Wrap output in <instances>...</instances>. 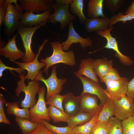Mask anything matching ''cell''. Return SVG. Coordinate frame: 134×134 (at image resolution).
<instances>
[{
    "label": "cell",
    "mask_w": 134,
    "mask_h": 134,
    "mask_svg": "<svg viewBox=\"0 0 134 134\" xmlns=\"http://www.w3.org/2000/svg\"><path fill=\"white\" fill-rule=\"evenodd\" d=\"M27 134H56L50 130L42 123H38L37 127Z\"/></svg>",
    "instance_id": "f35d334b"
},
{
    "label": "cell",
    "mask_w": 134,
    "mask_h": 134,
    "mask_svg": "<svg viewBox=\"0 0 134 134\" xmlns=\"http://www.w3.org/2000/svg\"><path fill=\"white\" fill-rule=\"evenodd\" d=\"M96 114L93 113L81 111L75 115L69 117L67 122L68 126L72 128L87 122Z\"/></svg>",
    "instance_id": "cb8c5ba5"
},
{
    "label": "cell",
    "mask_w": 134,
    "mask_h": 134,
    "mask_svg": "<svg viewBox=\"0 0 134 134\" xmlns=\"http://www.w3.org/2000/svg\"><path fill=\"white\" fill-rule=\"evenodd\" d=\"M94 60L91 58L82 59L79 65V69L76 73L99 82V79L94 69Z\"/></svg>",
    "instance_id": "ffe728a7"
},
{
    "label": "cell",
    "mask_w": 134,
    "mask_h": 134,
    "mask_svg": "<svg viewBox=\"0 0 134 134\" xmlns=\"http://www.w3.org/2000/svg\"><path fill=\"white\" fill-rule=\"evenodd\" d=\"M73 0H56L55 1L57 3L63 5L70 4Z\"/></svg>",
    "instance_id": "7bdbcfd3"
},
{
    "label": "cell",
    "mask_w": 134,
    "mask_h": 134,
    "mask_svg": "<svg viewBox=\"0 0 134 134\" xmlns=\"http://www.w3.org/2000/svg\"><path fill=\"white\" fill-rule=\"evenodd\" d=\"M134 13V0H133L125 13V14Z\"/></svg>",
    "instance_id": "f6af8a7d"
},
{
    "label": "cell",
    "mask_w": 134,
    "mask_h": 134,
    "mask_svg": "<svg viewBox=\"0 0 134 134\" xmlns=\"http://www.w3.org/2000/svg\"><path fill=\"white\" fill-rule=\"evenodd\" d=\"M15 119L23 134H27L32 132L38 124V123L32 122L25 118L16 117Z\"/></svg>",
    "instance_id": "83f0119b"
},
{
    "label": "cell",
    "mask_w": 134,
    "mask_h": 134,
    "mask_svg": "<svg viewBox=\"0 0 134 134\" xmlns=\"http://www.w3.org/2000/svg\"><path fill=\"white\" fill-rule=\"evenodd\" d=\"M73 72L82 83L83 90L81 94L88 93L97 96L100 100V104L103 106L107 98H109L105 90L102 87L99 82L83 76L75 71Z\"/></svg>",
    "instance_id": "9c48e42d"
},
{
    "label": "cell",
    "mask_w": 134,
    "mask_h": 134,
    "mask_svg": "<svg viewBox=\"0 0 134 134\" xmlns=\"http://www.w3.org/2000/svg\"><path fill=\"white\" fill-rule=\"evenodd\" d=\"M5 105L7 107V112L8 114H13L16 117L25 118L29 120V108H26L22 109L20 108L18 103L16 101L6 102Z\"/></svg>",
    "instance_id": "d4e9b609"
},
{
    "label": "cell",
    "mask_w": 134,
    "mask_h": 134,
    "mask_svg": "<svg viewBox=\"0 0 134 134\" xmlns=\"http://www.w3.org/2000/svg\"><path fill=\"white\" fill-rule=\"evenodd\" d=\"M20 5L11 4L7 6L3 23L4 32L8 37L13 34L19 26V22L23 13Z\"/></svg>",
    "instance_id": "277c9868"
},
{
    "label": "cell",
    "mask_w": 134,
    "mask_h": 134,
    "mask_svg": "<svg viewBox=\"0 0 134 134\" xmlns=\"http://www.w3.org/2000/svg\"><path fill=\"white\" fill-rule=\"evenodd\" d=\"M4 0H0V27L3 23L6 9L5 8Z\"/></svg>",
    "instance_id": "60d3db41"
},
{
    "label": "cell",
    "mask_w": 134,
    "mask_h": 134,
    "mask_svg": "<svg viewBox=\"0 0 134 134\" xmlns=\"http://www.w3.org/2000/svg\"><path fill=\"white\" fill-rule=\"evenodd\" d=\"M113 61L106 58L94 60V68L96 74L100 79L104 77L113 67Z\"/></svg>",
    "instance_id": "44dd1931"
},
{
    "label": "cell",
    "mask_w": 134,
    "mask_h": 134,
    "mask_svg": "<svg viewBox=\"0 0 134 134\" xmlns=\"http://www.w3.org/2000/svg\"><path fill=\"white\" fill-rule=\"evenodd\" d=\"M128 82V79L124 77L118 80L105 82L106 87L105 90L109 97L113 100H115L126 95Z\"/></svg>",
    "instance_id": "7c38bea8"
},
{
    "label": "cell",
    "mask_w": 134,
    "mask_h": 134,
    "mask_svg": "<svg viewBox=\"0 0 134 134\" xmlns=\"http://www.w3.org/2000/svg\"><path fill=\"white\" fill-rule=\"evenodd\" d=\"M6 69L10 70L13 74L12 70L17 72L20 75L25 73V71L20 68H14L7 66L5 65L2 62L1 58H0V77H1L3 75V71Z\"/></svg>",
    "instance_id": "74e56055"
},
{
    "label": "cell",
    "mask_w": 134,
    "mask_h": 134,
    "mask_svg": "<svg viewBox=\"0 0 134 134\" xmlns=\"http://www.w3.org/2000/svg\"><path fill=\"white\" fill-rule=\"evenodd\" d=\"M70 6V4L63 5L54 2L51 5L54 12L49 16L48 22L53 25L59 22L61 29H64L66 26L75 18V16L71 14L69 11Z\"/></svg>",
    "instance_id": "52a82bcc"
},
{
    "label": "cell",
    "mask_w": 134,
    "mask_h": 134,
    "mask_svg": "<svg viewBox=\"0 0 134 134\" xmlns=\"http://www.w3.org/2000/svg\"></svg>",
    "instance_id": "c3c4849f"
},
{
    "label": "cell",
    "mask_w": 134,
    "mask_h": 134,
    "mask_svg": "<svg viewBox=\"0 0 134 134\" xmlns=\"http://www.w3.org/2000/svg\"><path fill=\"white\" fill-rule=\"evenodd\" d=\"M114 115L113 100L108 98L99 113L97 121L108 124L111 117Z\"/></svg>",
    "instance_id": "603a6c76"
},
{
    "label": "cell",
    "mask_w": 134,
    "mask_h": 134,
    "mask_svg": "<svg viewBox=\"0 0 134 134\" xmlns=\"http://www.w3.org/2000/svg\"><path fill=\"white\" fill-rule=\"evenodd\" d=\"M112 25L117 23L121 22L123 23L134 19V13L123 14L119 12L112 16L110 18Z\"/></svg>",
    "instance_id": "836d02e7"
},
{
    "label": "cell",
    "mask_w": 134,
    "mask_h": 134,
    "mask_svg": "<svg viewBox=\"0 0 134 134\" xmlns=\"http://www.w3.org/2000/svg\"><path fill=\"white\" fill-rule=\"evenodd\" d=\"M108 124L97 121L91 131L90 134H107Z\"/></svg>",
    "instance_id": "d590c367"
},
{
    "label": "cell",
    "mask_w": 134,
    "mask_h": 134,
    "mask_svg": "<svg viewBox=\"0 0 134 134\" xmlns=\"http://www.w3.org/2000/svg\"><path fill=\"white\" fill-rule=\"evenodd\" d=\"M133 101H134V98H133Z\"/></svg>",
    "instance_id": "7dc6e473"
},
{
    "label": "cell",
    "mask_w": 134,
    "mask_h": 134,
    "mask_svg": "<svg viewBox=\"0 0 134 134\" xmlns=\"http://www.w3.org/2000/svg\"><path fill=\"white\" fill-rule=\"evenodd\" d=\"M65 94L62 95L59 94L53 95L49 98L46 101V104L54 106L60 110L65 111L63 106Z\"/></svg>",
    "instance_id": "1f68e13d"
},
{
    "label": "cell",
    "mask_w": 134,
    "mask_h": 134,
    "mask_svg": "<svg viewBox=\"0 0 134 134\" xmlns=\"http://www.w3.org/2000/svg\"><path fill=\"white\" fill-rule=\"evenodd\" d=\"M104 0H90L88 3L87 16L89 18L105 16L103 12Z\"/></svg>",
    "instance_id": "7402d4cb"
},
{
    "label": "cell",
    "mask_w": 134,
    "mask_h": 134,
    "mask_svg": "<svg viewBox=\"0 0 134 134\" xmlns=\"http://www.w3.org/2000/svg\"><path fill=\"white\" fill-rule=\"evenodd\" d=\"M50 43L53 50L52 54L49 57H46L45 59L40 60L41 62L46 64L43 72L47 75L49 67L57 64L63 63L72 67L76 65L75 56L73 51H64L62 43L59 41L52 42Z\"/></svg>",
    "instance_id": "6da1fadb"
},
{
    "label": "cell",
    "mask_w": 134,
    "mask_h": 134,
    "mask_svg": "<svg viewBox=\"0 0 134 134\" xmlns=\"http://www.w3.org/2000/svg\"><path fill=\"white\" fill-rule=\"evenodd\" d=\"M85 23L84 30L87 33L103 31L113 26L110 18L106 17L87 18Z\"/></svg>",
    "instance_id": "ac0fdd59"
},
{
    "label": "cell",
    "mask_w": 134,
    "mask_h": 134,
    "mask_svg": "<svg viewBox=\"0 0 134 134\" xmlns=\"http://www.w3.org/2000/svg\"><path fill=\"white\" fill-rule=\"evenodd\" d=\"M121 78L117 70L112 67L104 77L100 79V81L101 82L104 83L106 81L119 80Z\"/></svg>",
    "instance_id": "8d00e7d4"
},
{
    "label": "cell",
    "mask_w": 134,
    "mask_h": 134,
    "mask_svg": "<svg viewBox=\"0 0 134 134\" xmlns=\"http://www.w3.org/2000/svg\"><path fill=\"white\" fill-rule=\"evenodd\" d=\"M57 66L52 67L51 75L47 79H45L42 75V71L40 70L34 80L43 82L47 88L46 99L47 100L51 96L59 94L62 90L64 85L67 81L66 78L59 79L57 75L56 69Z\"/></svg>",
    "instance_id": "5b68a950"
},
{
    "label": "cell",
    "mask_w": 134,
    "mask_h": 134,
    "mask_svg": "<svg viewBox=\"0 0 134 134\" xmlns=\"http://www.w3.org/2000/svg\"><path fill=\"white\" fill-rule=\"evenodd\" d=\"M23 10L32 11L37 14L42 11H52L51 5L54 2L53 0H18Z\"/></svg>",
    "instance_id": "2e32d148"
},
{
    "label": "cell",
    "mask_w": 134,
    "mask_h": 134,
    "mask_svg": "<svg viewBox=\"0 0 134 134\" xmlns=\"http://www.w3.org/2000/svg\"><path fill=\"white\" fill-rule=\"evenodd\" d=\"M48 108L49 116L54 123L67 122L69 117L65 111L51 105Z\"/></svg>",
    "instance_id": "4316f807"
},
{
    "label": "cell",
    "mask_w": 134,
    "mask_h": 134,
    "mask_svg": "<svg viewBox=\"0 0 134 134\" xmlns=\"http://www.w3.org/2000/svg\"><path fill=\"white\" fill-rule=\"evenodd\" d=\"M18 34L17 33L12 38H9L7 43L3 47L0 48V55L9 60L15 61L21 58L23 59L25 52L19 50L16 43V39Z\"/></svg>",
    "instance_id": "9a60e30c"
},
{
    "label": "cell",
    "mask_w": 134,
    "mask_h": 134,
    "mask_svg": "<svg viewBox=\"0 0 134 134\" xmlns=\"http://www.w3.org/2000/svg\"><path fill=\"white\" fill-rule=\"evenodd\" d=\"M93 41L90 37L84 38L81 36L75 31L72 21L68 24V32L67 39L62 44L64 51H68L73 44L79 43L82 48L91 47Z\"/></svg>",
    "instance_id": "4fadbf2b"
},
{
    "label": "cell",
    "mask_w": 134,
    "mask_h": 134,
    "mask_svg": "<svg viewBox=\"0 0 134 134\" xmlns=\"http://www.w3.org/2000/svg\"><path fill=\"white\" fill-rule=\"evenodd\" d=\"M63 104L64 111L69 117L76 115L80 111L81 95L75 96L70 92L65 94Z\"/></svg>",
    "instance_id": "d6986e66"
},
{
    "label": "cell",
    "mask_w": 134,
    "mask_h": 134,
    "mask_svg": "<svg viewBox=\"0 0 134 134\" xmlns=\"http://www.w3.org/2000/svg\"><path fill=\"white\" fill-rule=\"evenodd\" d=\"M50 130L56 134H71L72 128L68 126L65 127H59L53 125L45 120L40 121Z\"/></svg>",
    "instance_id": "4dcf8cb0"
},
{
    "label": "cell",
    "mask_w": 134,
    "mask_h": 134,
    "mask_svg": "<svg viewBox=\"0 0 134 134\" xmlns=\"http://www.w3.org/2000/svg\"><path fill=\"white\" fill-rule=\"evenodd\" d=\"M3 41V40L0 39V48L3 47L6 44Z\"/></svg>",
    "instance_id": "bcb514c9"
},
{
    "label": "cell",
    "mask_w": 134,
    "mask_h": 134,
    "mask_svg": "<svg viewBox=\"0 0 134 134\" xmlns=\"http://www.w3.org/2000/svg\"><path fill=\"white\" fill-rule=\"evenodd\" d=\"M0 123L10 125V122L5 116L4 110H0Z\"/></svg>",
    "instance_id": "b9f144b4"
},
{
    "label": "cell",
    "mask_w": 134,
    "mask_h": 134,
    "mask_svg": "<svg viewBox=\"0 0 134 134\" xmlns=\"http://www.w3.org/2000/svg\"><path fill=\"white\" fill-rule=\"evenodd\" d=\"M84 0H73L70 4V10L71 12L77 15L81 23H85L87 18L83 12Z\"/></svg>",
    "instance_id": "f1b7e54d"
},
{
    "label": "cell",
    "mask_w": 134,
    "mask_h": 134,
    "mask_svg": "<svg viewBox=\"0 0 134 134\" xmlns=\"http://www.w3.org/2000/svg\"><path fill=\"white\" fill-rule=\"evenodd\" d=\"M6 102L2 94L0 93V110H4V105Z\"/></svg>",
    "instance_id": "ee69618b"
},
{
    "label": "cell",
    "mask_w": 134,
    "mask_h": 134,
    "mask_svg": "<svg viewBox=\"0 0 134 134\" xmlns=\"http://www.w3.org/2000/svg\"><path fill=\"white\" fill-rule=\"evenodd\" d=\"M126 95L129 97L134 98V77L128 83Z\"/></svg>",
    "instance_id": "ab89813d"
},
{
    "label": "cell",
    "mask_w": 134,
    "mask_h": 134,
    "mask_svg": "<svg viewBox=\"0 0 134 134\" xmlns=\"http://www.w3.org/2000/svg\"><path fill=\"white\" fill-rule=\"evenodd\" d=\"M99 113L94 116L90 120L85 123L72 128L71 134H90L93 127L97 121Z\"/></svg>",
    "instance_id": "484cf974"
},
{
    "label": "cell",
    "mask_w": 134,
    "mask_h": 134,
    "mask_svg": "<svg viewBox=\"0 0 134 134\" xmlns=\"http://www.w3.org/2000/svg\"><path fill=\"white\" fill-rule=\"evenodd\" d=\"M122 122L115 117L110 118L108 123L107 134H123Z\"/></svg>",
    "instance_id": "f546056e"
},
{
    "label": "cell",
    "mask_w": 134,
    "mask_h": 134,
    "mask_svg": "<svg viewBox=\"0 0 134 134\" xmlns=\"http://www.w3.org/2000/svg\"><path fill=\"white\" fill-rule=\"evenodd\" d=\"M48 20L32 28H28L20 26L18 27L17 33L20 35L25 51V56L22 59L23 62H31L35 58L36 54L33 51L31 48L33 35L37 30L42 26H45Z\"/></svg>",
    "instance_id": "3957f363"
},
{
    "label": "cell",
    "mask_w": 134,
    "mask_h": 134,
    "mask_svg": "<svg viewBox=\"0 0 134 134\" xmlns=\"http://www.w3.org/2000/svg\"><path fill=\"white\" fill-rule=\"evenodd\" d=\"M123 134H134V115L122 122Z\"/></svg>",
    "instance_id": "e575fe53"
},
{
    "label": "cell",
    "mask_w": 134,
    "mask_h": 134,
    "mask_svg": "<svg viewBox=\"0 0 134 134\" xmlns=\"http://www.w3.org/2000/svg\"><path fill=\"white\" fill-rule=\"evenodd\" d=\"M17 76L20 79L17 82V87L15 90L16 95L19 97L21 92H24L25 96L24 99L21 100L20 106L23 108H30L37 101L35 96L40 88V83L38 81L34 80L28 82L26 85L24 79L25 73Z\"/></svg>",
    "instance_id": "7a4b0ae2"
},
{
    "label": "cell",
    "mask_w": 134,
    "mask_h": 134,
    "mask_svg": "<svg viewBox=\"0 0 134 134\" xmlns=\"http://www.w3.org/2000/svg\"><path fill=\"white\" fill-rule=\"evenodd\" d=\"M48 42V41L47 39H45L42 44L39 46L36 56L33 61L27 63L12 61L18 65L20 68L27 71V74L24 76L25 80L27 79L28 81L34 80L40 69L43 67H45L46 63L43 62H39L38 60V58L44 46L46 43Z\"/></svg>",
    "instance_id": "30bf717a"
},
{
    "label": "cell",
    "mask_w": 134,
    "mask_h": 134,
    "mask_svg": "<svg viewBox=\"0 0 134 134\" xmlns=\"http://www.w3.org/2000/svg\"><path fill=\"white\" fill-rule=\"evenodd\" d=\"M45 93L44 87L42 86L37 93L38 98L36 103L29 109V120L31 122L39 123L42 120L48 122L51 120L45 99Z\"/></svg>",
    "instance_id": "8992f818"
},
{
    "label": "cell",
    "mask_w": 134,
    "mask_h": 134,
    "mask_svg": "<svg viewBox=\"0 0 134 134\" xmlns=\"http://www.w3.org/2000/svg\"><path fill=\"white\" fill-rule=\"evenodd\" d=\"M113 101L114 115L119 120L122 121L134 115L133 98L126 95Z\"/></svg>",
    "instance_id": "ba28073f"
},
{
    "label": "cell",
    "mask_w": 134,
    "mask_h": 134,
    "mask_svg": "<svg viewBox=\"0 0 134 134\" xmlns=\"http://www.w3.org/2000/svg\"><path fill=\"white\" fill-rule=\"evenodd\" d=\"M51 11L49 10L38 14H34L32 11H26L22 16L19 25L28 28L39 25L48 20Z\"/></svg>",
    "instance_id": "5bb4252c"
},
{
    "label": "cell",
    "mask_w": 134,
    "mask_h": 134,
    "mask_svg": "<svg viewBox=\"0 0 134 134\" xmlns=\"http://www.w3.org/2000/svg\"><path fill=\"white\" fill-rule=\"evenodd\" d=\"M80 101V111L96 114L99 113L103 106L98 103V97L88 93L81 94Z\"/></svg>",
    "instance_id": "e0dca14e"
},
{
    "label": "cell",
    "mask_w": 134,
    "mask_h": 134,
    "mask_svg": "<svg viewBox=\"0 0 134 134\" xmlns=\"http://www.w3.org/2000/svg\"><path fill=\"white\" fill-rule=\"evenodd\" d=\"M125 1L124 0H104L106 8L113 15L124 5Z\"/></svg>",
    "instance_id": "d6a6232c"
},
{
    "label": "cell",
    "mask_w": 134,
    "mask_h": 134,
    "mask_svg": "<svg viewBox=\"0 0 134 134\" xmlns=\"http://www.w3.org/2000/svg\"><path fill=\"white\" fill-rule=\"evenodd\" d=\"M113 28V27L112 26L104 31L96 32L98 35L105 38L106 40L105 45L100 49L105 48L113 50L115 52V56L123 65L131 66L133 64V60L129 57L123 54L120 51L116 38L112 36L111 34V32Z\"/></svg>",
    "instance_id": "8fae6325"
}]
</instances>
